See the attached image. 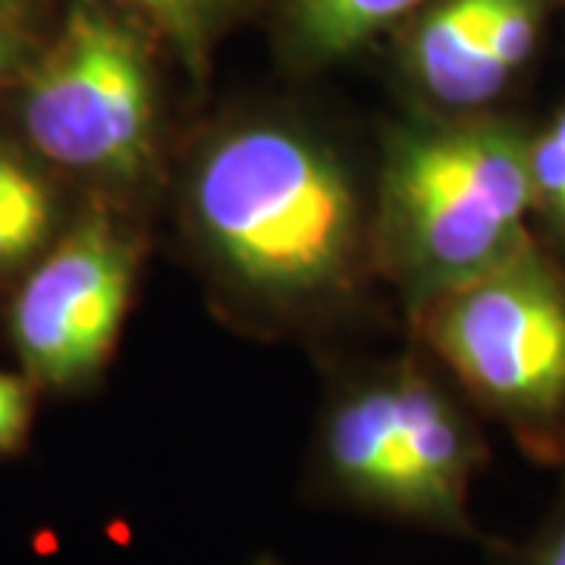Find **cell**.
Segmentation results:
<instances>
[{
  "mask_svg": "<svg viewBox=\"0 0 565 565\" xmlns=\"http://www.w3.org/2000/svg\"><path fill=\"white\" fill-rule=\"evenodd\" d=\"M185 217L214 274L270 311L340 299L371 258V221L343 158L277 117L230 122L202 141Z\"/></svg>",
  "mask_w": 565,
  "mask_h": 565,
  "instance_id": "6da1fadb",
  "label": "cell"
},
{
  "mask_svg": "<svg viewBox=\"0 0 565 565\" xmlns=\"http://www.w3.org/2000/svg\"><path fill=\"white\" fill-rule=\"evenodd\" d=\"M531 122L505 110L434 114L384 141L371 258L408 315L537 239L527 173Z\"/></svg>",
  "mask_w": 565,
  "mask_h": 565,
  "instance_id": "7a4b0ae2",
  "label": "cell"
},
{
  "mask_svg": "<svg viewBox=\"0 0 565 565\" xmlns=\"http://www.w3.org/2000/svg\"><path fill=\"white\" fill-rule=\"evenodd\" d=\"M475 405L427 364H386L340 386L315 440V478L337 503L449 537H475L468 497L490 449Z\"/></svg>",
  "mask_w": 565,
  "mask_h": 565,
  "instance_id": "3957f363",
  "label": "cell"
},
{
  "mask_svg": "<svg viewBox=\"0 0 565 565\" xmlns=\"http://www.w3.org/2000/svg\"><path fill=\"white\" fill-rule=\"evenodd\" d=\"M427 352L522 456L565 468V258L541 239L412 315Z\"/></svg>",
  "mask_w": 565,
  "mask_h": 565,
  "instance_id": "277c9868",
  "label": "cell"
},
{
  "mask_svg": "<svg viewBox=\"0 0 565 565\" xmlns=\"http://www.w3.org/2000/svg\"><path fill=\"white\" fill-rule=\"evenodd\" d=\"M158 70L136 22L79 0L29 73L22 129L41 158L117 185L158 163Z\"/></svg>",
  "mask_w": 565,
  "mask_h": 565,
  "instance_id": "5b68a950",
  "label": "cell"
},
{
  "mask_svg": "<svg viewBox=\"0 0 565 565\" xmlns=\"http://www.w3.org/2000/svg\"><path fill=\"white\" fill-rule=\"evenodd\" d=\"M145 243L107 211L82 217L20 286L10 333L32 384L79 390L120 343Z\"/></svg>",
  "mask_w": 565,
  "mask_h": 565,
  "instance_id": "8992f818",
  "label": "cell"
},
{
  "mask_svg": "<svg viewBox=\"0 0 565 565\" xmlns=\"http://www.w3.org/2000/svg\"><path fill=\"white\" fill-rule=\"evenodd\" d=\"M559 0H430L403 22L399 73L434 114H484L525 82Z\"/></svg>",
  "mask_w": 565,
  "mask_h": 565,
  "instance_id": "52a82bcc",
  "label": "cell"
},
{
  "mask_svg": "<svg viewBox=\"0 0 565 565\" xmlns=\"http://www.w3.org/2000/svg\"><path fill=\"white\" fill-rule=\"evenodd\" d=\"M424 3L430 0H280L282 35L299 61L327 66L403 25Z\"/></svg>",
  "mask_w": 565,
  "mask_h": 565,
  "instance_id": "ba28073f",
  "label": "cell"
},
{
  "mask_svg": "<svg viewBox=\"0 0 565 565\" xmlns=\"http://www.w3.org/2000/svg\"><path fill=\"white\" fill-rule=\"evenodd\" d=\"M54 195L41 177L0 145V280L35 258L54 230Z\"/></svg>",
  "mask_w": 565,
  "mask_h": 565,
  "instance_id": "9c48e42d",
  "label": "cell"
},
{
  "mask_svg": "<svg viewBox=\"0 0 565 565\" xmlns=\"http://www.w3.org/2000/svg\"><path fill=\"white\" fill-rule=\"evenodd\" d=\"M132 17L148 25L180 63L199 79L211 66V54L223 32L236 22L243 0H120Z\"/></svg>",
  "mask_w": 565,
  "mask_h": 565,
  "instance_id": "30bf717a",
  "label": "cell"
},
{
  "mask_svg": "<svg viewBox=\"0 0 565 565\" xmlns=\"http://www.w3.org/2000/svg\"><path fill=\"white\" fill-rule=\"evenodd\" d=\"M527 173L534 233L565 258V102L544 122L531 126Z\"/></svg>",
  "mask_w": 565,
  "mask_h": 565,
  "instance_id": "8fae6325",
  "label": "cell"
},
{
  "mask_svg": "<svg viewBox=\"0 0 565 565\" xmlns=\"http://www.w3.org/2000/svg\"><path fill=\"white\" fill-rule=\"evenodd\" d=\"M490 559L493 565H565V481L544 522L519 544L493 541Z\"/></svg>",
  "mask_w": 565,
  "mask_h": 565,
  "instance_id": "7c38bea8",
  "label": "cell"
},
{
  "mask_svg": "<svg viewBox=\"0 0 565 565\" xmlns=\"http://www.w3.org/2000/svg\"><path fill=\"white\" fill-rule=\"evenodd\" d=\"M32 415H35L32 381L0 371V459L22 452L32 430Z\"/></svg>",
  "mask_w": 565,
  "mask_h": 565,
  "instance_id": "4fadbf2b",
  "label": "cell"
},
{
  "mask_svg": "<svg viewBox=\"0 0 565 565\" xmlns=\"http://www.w3.org/2000/svg\"><path fill=\"white\" fill-rule=\"evenodd\" d=\"M13 57H17V39L10 22V0H0V79L13 66Z\"/></svg>",
  "mask_w": 565,
  "mask_h": 565,
  "instance_id": "5bb4252c",
  "label": "cell"
},
{
  "mask_svg": "<svg viewBox=\"0 0 565 565\" xmlns=\"http://www.w3.org/2000/svg\"><path fill=\"white\" fill-rule=\"evenodd\" d=\"M248 565H282L277 556H258V559H252Z\"/></svg>",
  "mask_w": 565,
  "mask_h": 565,
  "instance_id": "9a60e30c",
  "label": "cell"
},
{
  "mask_svg": "<svg viewBox=\"0 0 565 565\" xmlns=\"http://www.w3.org/2000/svg\"><path fill=\"white\" fill-rule=\"evenodd\" d=\"M559 7H563V10H565V0H559Z\"/></svg>",
  "mask_w": 565,
  "mask_h": 565,
  "instance_id": "2e32d148",
  "label": "cell"
}]
</instances>
